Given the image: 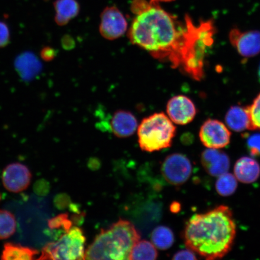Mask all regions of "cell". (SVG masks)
I'll return each instance as SVG.
<instances>
[{
    "mask_svg": "<svg viewBox=\"0 0 260 260\" xmlns=\"http://www.w3.org/2000/svg\"><path fill=\"white\" fill-rule=\"evenodd\" d=\"M131 10L136 15L128 31L132 43L158 60L170 61L172 68L180 67L186 24L182 27L174 16L154 0H134Z\"/></svg>",
    "mask_w": 260,
    "mask_h": 260,
    "instance_id": "1",
    "label": "cell"
},
{
    "mask_svg": "<svg viewBox=\"0 0 260 260\" xmlns=\"http://www.w3.org/2000/svg\"><path fill=\"white\" fill-rule=\"evenodd\" d=\"M236 235L232 210L220 206L191 217L185 227L184 240L187 248L207 259H215L230 252Z\"/></svg>",
    "mask_w": 260,
    "mask_h": 260,
    "instance_id": "2",
    "label": "cell"
},
{
    "mask_svg": "<svg viewBox=\"0 0 260 260\" xmlns=\"http://www.w3.org/2000/svg\"><path fill=\"white\" fill-rule=\"evenodd\" d=\"M141 236L133 224L120 219L102 230L86 250L85 259H128L133 246Z\"/></svg>",
    "mask_w": 260,
    "mask_h": 260,
    "instance_id": "3",
    "label": "cell"
},
{
    "mask_svg": "<svg viewBox=\"0 0 260 260\" xmlns=\"http://www.w3.org/2000/svg\"><path fill=\"white\" fill-rule=\"evenodd\" d=\"M185 24L186 37L180 67L193 79L200 81L204 76L205 58L213 44L215 27L211 20L203 21L195 25L187 15L185 16Z\"/></svg>",
    "mask_w": 260,
    "mask_h": 260,
    "instance_id": "4",
    "label": "cell"
},
{
    "mask_svg": "<svg viewBox=\"0 0 260 260\" xmlns=\"http://www.w3.org/2000/svg\"><path fill=\"white\" fill-rule=\"evenodd\" d=\"M176 127L164 113H154L142 120L138 128V141L142 150L152 152L170 148Z\"/></svg>",
    "mask_w": 260,
    "mask_h": 260,
    "instance_id": "5",
    "label": "cell"
},
{
    "mask_svg": "<svg viewBox=\"0 0 260 260\" xmlns=\"http://www.w3.org/2000/svg\"><path fill=\"white\" fill-rule=\"evenodd\" d=\"M86 237L83 230L72 226L56 242L47 244L38 259H85Z\"/></svg>",
    "mask_w": 260,
    "mask_h": 260,
    "instance_id": "6",
    "label": "cell"
},
{
    "mask_svg": "<svg viewBox=\"0 0 260 260\" xmlns=\"http://www.w3.org/2000/svg\"><path fill=\"white\" fill-rule=\"evenodd\" d=\"M192 165L186 155L175 153L168 155L161 165V173L169 183L180 186L188 180Z\"/></svg>",
    "mask_w": 260,
    "mask_h": 260,
    "instance_id": "7",
    "label": "cell"
},
{
    "mask_svg": "<svg viewBox=\"0 0 260 260\" xmlns=\"http://www.w3.org/2000/svg\"><path fill=\"white\" fill-rule=\"evenodd\" d=\"M231 132L222 122L208 119L201 126L200 138L207 148L221 149L230 144Z\"/></svg>",
    "mask_w": 260,
    "mask_h": 260,
    "instance_id": "8",
    "label": "cell"
},
{
    "mask_svg": "<svg viewBox=\"0 0 260 260\" xmlns=\"http://www.w3.org/2000/svg\"><path fill=\"white\" fill-rule=\"evenodd\" d=\"M124 16L116 7H107L101 15L100 31L103 38L115 40L122 37L127 29Z\"/></svg>",
    "mask_w": 260,
    "mask_h": 260,
    "instance_id": "9",
    "label": "cell"
},
{
    "mask_svg": "<svg viewBox=\"0 0 260 260\" xmlns=\"http://www.w3.org/2000/svg\"><path fill=\"white\" fill-rule=\"evenodd\" d=\"M31 174L26 166L19 162L10 164L2 174L3 186L12 193L24 191L30 184Z\"/></svg>",
    "mask_w": 260,
    "mask_h": 260,
    "instance_id": "10",
    "label": "cell"
},
{
    "mask_svg": "<svg viewBox=\"0 0 260 260\" xmlns=\"http://www.w3.org/2000/svg\"><path fill=\"white\" fill-rule=\"evenodd\" d=\"M231 44L238 53L245 58L256 56L260 53V31H242L233 28L229 34Z\"/></svg>",
    "mask_w": 260,
    "mask_h": 260,
    "instance_id": "11",
    "label": "cell"
},
{
    "mask_svg": "<svg viewBox=\"0 0 260 260\" xmlns=\"http://www.w3.org/2000/svg\"><path fill=\"white\" fill-rule=\"evenodd\" d=\"M167 111L172 122L181 125L192 121L197 114L192 101L184 95L172 97L168 103Z\"/></svg>",
    "mask_w": 260,
    "mask_h": 260,
    "instance_id": "12",
    "label": "cell"
},
{
    "mask_svg": "<svg viewBox=\"0 0 260 260\" xmlns=\"http://www.w3.org/2000/svg\"><path fill=\"white\" fill-rule=\"evenodd\" d=\"M203 167L208 174L219 177L229 171L230 160L229 156L218 149L208 148L201 155Z\"/></svg>",
    "mask_w": 260,
    "mask_h": 260,
    "instance_id": "13",
    "label": "cell"
},
{
    "mask_svg": "<svg viewBox=\"0 0 260 260\" xmlns=\"http://www.w3.org/2000/svg\"><path fill=\"white\" fill-rule=\"evenodd\" d=\"M110 128L117 137L125 138L135 134L138 128V123L131 112L119 110L113 114L110 122Z\"/></svg>",
    "mask_w": 260,
    "mask_h": 260,
    "instance_id": "14",
    "label": "cell"
},
{
    "mask_svg": "<svg viewBox=\"0 0 260 260\" xmlns=\"http://www.w3.org/2000/svg\"><path fill=\"white\" fill-rule=\"evenodd\" d=\"M234 173L237 180L241 183H252L260 176V166L254 159L243 157L236 161Z\"/></svg>",
    "mask_w": 260,
    "mask_h": 260,
    "instance_id": "15",
    "label": "cell"
},
{
    "mask_svg": "<svg viewBox=\"0 0 260 260\" xmlns=\"http://www.w3.org/2000/svg\"><path fill=\"white\" fill-rule=\"evenodd\" d=\"M225 122L229 128L235 132L251 130L248 107L239 106L231 107L226 113Z\"/></svg>",
    "mask_w": 260,
    "mask_h": 260,
    "instance_id": "16",
    "label": "cell"
},
{
    "mask_svg": "<svg viewBox=\"0 0 260 260\" xmlns=\"http://www.w3.org/2000/svg\"><path fill=\"white\" fill-rule=\"evenodd\" d=\"M54 6L56 11L55 22L60 26L67 25L80 11L79 3L76 0H57Z\"/></svg>",
    "mask_w": 260,
    "mask_h": 260,
    "instance_id": "17",
    "label": "cell"
},
{
    "mask_svg": "<svg viewBox=\"0 0 260 260\" xmlns=\"http://www.w3.org/2000/svg\"><path fill=\"white\" fill-rule=\"evenodd\" d=\"M39 254L37 250L22 246L18 244L6 243L4 246L2 259L4 260H31Z\"/></svg>",
    "mask_w": 260,
    "mask_h": 260,
    "instance_id": "18",
    "label": "cell"
},
{
    "mask_svg": "<svg viewBox=\"0 0 260 260\" xmlns=\"http://www.w3.org/2000/svg\"><path fill=\"white\" fill-rule=\"evenodd\" d=\"M158 253L153 243L147 240H139L133 246L128 259L154 260L157 258Z\"/></svg>",
    "mask_w": 260,
    "mask_h": 260,
    "instance_id": "19",
    "label": "cell"
},
{
    "mask_svg": "<svg viewBox=\"0 0 260 260\" xmlns=\"http://www.w3.org/2000/svg\"><path fill=\"white\" fill-rule=\"evenodd\" d=\"M151 240L156 248L167 250L173 245L174 233L170 228L165 226H158L152 233Z\"/></svg>",
    "mask_w": 260,
    "mask_h": 260,
    "instance_id": "20",
    "label": "cell"
},
{
    "mask_svg": "<svg viewBox=\"0 0 260 260\" xmlns=\"http://www.w3.org/2000/svg\"><path fill=\"white\" fill-rule=\"evenodd\" d=\"M237 184L235 175L226 172L218 177L216 183V189L221 196L229 197L235 192Z\"/></svg>",
    "mask_w": 260,
    "mask_h": 260,
    "instance_id": "21",
    "label": "cell"
},
{
    "mask_svg": "<svg viewBox=\"0 0 260 260\" xmlns=\"http://www.w3.org/2000/svg\"><path fill=\"white\" fill-rule=\"evenodd\" d=\"M16 229L15 217L8 210H0V240L9 238Z\"/></svg>",
    "mask_w": 260,
    "mask_h": 260,
    "instance_id": "22",
    "label": "cell"
},
{
    "mask_svg": "<svg viewBox=\"0 0 260 260\" xmlns=\"http://www.w3.org/2000/svg\"><path fill=\"white\" fill-rule=\"evenodd\" d=\"M251 130L260 129V93L251 106H248Z\"/></svg>",
    "mask_w": 260,
    "mask_h": 260,
    "instance_id": "23",
    "label": "cell"
},
{
    "mask_svg": "<svg viewBox=\"0 0 260 260\" xmlns=\"http://www.w3.org/2000/svg\"><path fill=\"white\" fill-rule=\"evenodd\" d=\"M51 229H61L67 232L73 226V222L68 218L67 214H60L48 221Z\"/></svg>",
    "mask_w": 260,
    "mask_h": 260,
    "instance_id": "24",
    "label": "cell"
},
{
    "mask_svg": "<svg viewBox=\"0 0 260 260\" xmlns=\"http://www.w3.org/2000/svg\"><path fill=\"white\" fill-rule=\"evenodd\" d=\"M247 147H248L250 154L252 156L260 155V134L256 133L247 136Z\"/></svg>",
    "mask_w": 260,
    "mask_h": 260,
    "instance_id": "25",
    "label": "cell"
},
{
    "mask_svg": "<svg viewBox=\"0 0 260 260\" xmlns=\"http://www.w3.org/2000/svg\"><path fill=\"white\" fill-rule=\"evenodd\" d=\"M11 40V34L9 27L5 22L0 21V48L9 45Z\"/></svg>",
    "mask_w": 260,
    "mask_h": 260,
    "instance_id": "26",
    "label": "cell"
},
{
    "mask_svg": "<svg viewBox=\"0 0 260 260\" xmlns=\"http://www.w3.org/2000/svg\"><path fill=\"white\" fill-rule=\"evenodd\" d=\"M40 56L42 60L49 62V61H53L56 58L57 51L53 47L45 46L41 50Z\"/></svg>",
    "mask_w": 260,
    "mask_h": 260,
    "instance_id": "27",
    "label": "cell"
},
{
    "mask_svg": "<svg viewBox=\"0 0 260 260\" xmlns=\"http://www.w3.org/2000/svg\"><path fill=\"white\" fill-rule=\"evenodd\" d=\"M173 259L179 260V259H197V256H195L194 252L193 251H191L190 249H185V250H181L180 251L177 252L176 253H175L173 258Z\"/></svg>",
    "mask_w": 260,
    "mask_h": 260,
    "instance_id": "28",
    "label": "cell"
},
{
    "mask_svg": "<svg viewBox=\"0 0 260 260\" xmlns=\"http://www.w3.org/2000/svg\"><path fill=\"white\" fill-rule=\"evenodd\" d=\"M75 43L73 38L69 35H65L61 40V45L62 47L66 50H70L73 48Z\"/></svg>",
    "mask_w": 260,
    "mask_h": 260,
    "instance_id": "29",
    "label": "cell"
},
{
    "mask_svg": "<svg viewBox=\"0 0 260 260\" xmlns=\"http://www.w3.org/2000/svg\"><path fill=\"white\" fill-rule=\"evenodd\" d=\"M154 1L158 2H170L172 1H174V0H154Z\"/></svg>",
    "mask_w": 260,
    "mask_h": 260,
    "instance_id": "30",
    "label": "cell"
},
{
    "mask_svg": "<svg viewBox=\"0 0 260 260\" xmlns=\"http://www.w3.org/2000/svg\"><path fill=\"white\" fill-rule=\"evenodd\" d=\"M258 77H259V79L260 80V65H259V70H258Z\"/></svg>",
    "mask_w": 260,
    "mask_h": 260,
    "instance_id": "31",
    "label": "cell"
}]
</instances>
